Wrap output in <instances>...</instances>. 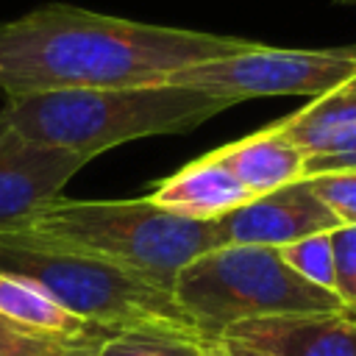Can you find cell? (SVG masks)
Listing matches in <instances>:
<instances>
[{"label":"cell","mask_w":356,"mask_h":356,"mask_svg":"<svg viewBox=\"0 0 356 356\" xmlns=\"http://www.w3.org/2000/svg\"><path fill=\"white\" fill-rule=\"evenodd\" d=\"M250 44L256 42L50 3L0 22V89L6 97H25L61 89L153 86Z\"/></svg>","instance_id":"1"},{"label":"cell","mask_w":356,"mask_h":356,"mask_svg":"<svg viewBox=\"0 0 356 356\" xmlns=\"http://www.w3.org/2000/svg\"><path fill=\"white\" fill-rule=\"evenodd\" d=\"M231 106L172 81L125 89H61L6 97L0 125L31 142L95 159L134 139L186 134Z\"/></svg>","instance_id":"2"},{"label":"cell","mask_w":356,"mask_h":356,"mask_svg":"<svg viewBox=\"0 0 356 356\" xmlns=\"http://www.w3.org/2000/svg\"><path fill=\"white\" fill-rule=\"evenodd\" d=\"M0 273L36 286L70 314L108 334L164 331L200 339L172 292L78 248L28 231H0Z\"/></svg>","instance_id":"3"},{"label":"cell","mask_w":356,"mask_h":356,"mask_svg":"<svg viewBox=\"0 0 356 356\" xmlns=\"http://www.w3.org/2000/svg\"><path fill=\"white\" fill-rule=\"evenodd\" d=\"M17 231L61 242L122 267L147 284L172 292L178 273L217 248L214 220L200 222L136 200H67L56 197Z\"/></svg>","instance_id":"4"},{"label":"cell","mask_w":356,"mask_h":356,"mask_svg":"<svg viewBox=\"0 0 356 356\" xmlns=\"http://www.w3.org/2000/svg\"><path fill=\"white\" fill-rule=\"evenodd\" d=\"M172 300L203 342L248 320L345 309L334 292L303 281L278 248L228 245L192 259L172 284Z\"/></svg>","instance_id":"5"},{"label":"cell","mask_w":356,"mask_h":356,"mask_svg":"<svg viewBox=\"0 0 356 356\" xmlns=\"http://www.w3.org/2000/svg\"><path fill=\"white\" fill-rule=\"evenodd\" d=\"M356 75V44L325 50H292L250 44L242 53L203 61L175 72L170 81L203 95L242 103L253 97L306 95L323 97Z\"/></svg>","instance_id":"6"},{"label":"cell","mask_w":356,"mask_h":356,"mask_svg":"<svg viewBox=\"0 0 356 356\" xmlns=\"http://www.w3.org/2000/svg\"><path fill=\"white\" fill-rule=\"evenodd\" d=\"M342 222L314 195L306 178L292 181L281 189L250 197L245 206L214 220L217 248L228 245H264L284 248L289 242L331 234Z\"/></svg>","instance_id":"7"},{"label":"cell","mask_w":356,"mask_h":356,"mask_svg":"<svg viewBox=\"0 0 356 356\" xmlns=\"http://www.w3.org/2000/svg\"><path fill=\"white\" fill-rule=\"evenodd\" d=\"M89 156L31 142L0 125V231H17L89 164Z\"/></svg>","instance_id":"8"},{"label":"cell","mask_w":356,"mask_h":356,"mask_svg":"<svg viewBox=\"0 0 356 356\" xmlns=\"http://www.w3.org/2000/svg\"><path fill=\"white\" fill-rule=\"evenodd\" d=\"M217 342L234 356H356V314L339 309L261 317L225 328Z\"/></svg>","instance_id":"9"},{"label":"cell","mask_w":356,"mask_h":356,"mask_svg":"<svg viewBox=\"0 0 356 356\" xmlns=\"http://www.w3.org/2000/svg\"><path fill=\"white\" fill-rule=\"evenodd\" d=\"M253 195L234 178V172L217 161L211 153L189 161L170 178L159 181L147 195L150 203L167 209L178 217L211 222L239 206H245Z\"/></svg>","instance_id":"10"},{"label":"cell","mask_w":356,"mask_h":356,"mask_svg":"<svg viewBox=\"0 0 356 356\" xmlns=\"http://www.w3.org/2000/svg\"><path fill=\"white\" fill-rule=\"evenodd\" d=\"M211 156L222 161L253 197L306 178V153L295 142H289L275 125L228 142L211 150Z\"/></svg>","instance_id":"11"},{"label":"cell","mask_w":356,"mask_h":356,"mask_svg":"<svg viewBox=\"0 0 356 356\" xmlns=\"http://www.w3.org/2000/svg\"><path fill=\"white\" fill-rule=\"evenodd\" d=\"M0 314L22 328L50 334L67 342H103L106 337H111L108 331L89 325L81 317L61 309L36 286L3 273H0Z\"/></svg>","instance_id":"12"},{"label":"cell","mask_w":356,"mask_h":356,"mask_svg":"<svg viewBox=\"0 0 356 356\" xmlns=\"http://www.w3.org/2000/svg\"><path fill=\"white\" fill-rule=\"evenodd\" d=\"M289 142H295L306 156L323 150L339 136L356 131V75L337 86L334 92L314 97L295 114L273 122Z\"/></svg>","instance_id":"13"},{"label":"cell","mask_w":356,"mask_h":356,"mask_svg":"<svg viewBox=\"0 0 356 356\" xmlns=\"http://www.w3.org/2000/svg\"><path fill=\"white\" fill-rule=\"evenodd\" d=\"M100 356H203V342L164 331H120L100 342Z\"/></svg>","instance_id":"14"},{"label":"cell","mask_w":356,"mask_h":356,"mask_svg":"<svg viewBox=\"0 0 356 356\" xmlns=\"http://www.w3.org/2000/svg\"><path fill=\"white\" fill-rule=\"evenodd\" d=\"M281 259L286 261L289 270H295L303 281L334 292L337 295V281H334V256H331V234H314L298 242H289L278 248Z\"/></svg>","instance_id":"15"},{"label":"cell","mask_w":356,"mask_h":356,"mask_svg":"<svg viewBox=\"0 0 356 356\" xmlns=\"http://www.w3.org/2000/svg\"><path fill=\"white\" fill-rule=\"evenodd\" d=\"M70 345L78 342H67L50 334L22 328L0 314V356H61Z\"/></svg>","instance_id":"16"},{"label":"cell","mask_w":356,"mask_h":356,"mask_svg":"<svg viewBox=\"0 0 356 356\" xmlns=\"http://www.w3.org/2000/svg\"><path fill=\"white\" fill-rule=\"evenodd\" d=\"M314 195L337 214L342 225H356V170L348 172H323L306 178Z\"/></svg>","instance_id":"17"},{"label":"cell","mask_w":356,"mask_h":356,"mask_svg":"<svg viewBox=\"0 0 356 356\" xmlns=\"http://www.w3.org/2000/svg\"><path fill=\"white\" fill-rule=\"evenodd\" d=\"M331 256H334L337 298L348 309L356 292V225H339L337 231H331Z\"/></svg>","instance_id":"18"},{"label":"cell","mask_w":356,"mask_h":356,"mask_svg":"<svg viewBox=\"0 0 356 356\" xmlns=\"http://www.w3.org/2000/svg\"><path fill=\"white\" fill-rule=\"evenodd\" d=\"M348 170H356V131L306 156V178L323 172H348Z\"/></svg>","instance_id":"19"},{"label":"cell","mask_w":356,"mask_h":356,"mask_svg":"<svg viewBox=\"0 0 356 356\" xmlns=\"http://www.w3.org/2000/svg\"><path fill=\"white\" fill-rule=\"evenodd\" d=\"M61 356H100V342H78V345H70Z\"/></svg>","instance_id":"20"},{"label":"cell","mask_w":356,"mask_h":356,"mask_svg":"<svg viewBox=\"0 0 356 356\" xmlns=\"http://www.w3.org/2000/svg\"><path fill=\"white\" fill-rule=\"evenodd\" d=\"M203 356H234L222 342H217V339H209V342H203Z\"/></svg>","instance_id":"21"},{"label":"cell","mask_w":356,"mask_h":356,"mask_svg":"<svg viewBox=\"0 0 356 356\" xmlns=\"http://www.w3.org/2000/svg\"><path fill=\"white\" fill-rule=\"evenodd\" d=\"M348 312H353V314H356V292H353V298H350V303H348Z\"/></svg>","instance_id":"22"},{"label":"cell","mask_w":356,"mask_h":356,"mask_svg":"<svg viewBox=\"0 0 356 356\" xmlns=\"http://www.w3.org/2000/svg\"><path fill=\"white\" fill-rule=\"evenodd\" d=\"M339 3H350V6H356V0H339Z\"/></svg>","instance_id":"23"}]
</instances>
